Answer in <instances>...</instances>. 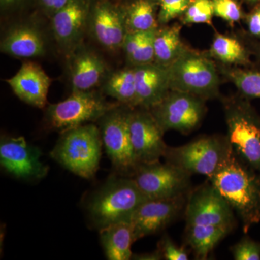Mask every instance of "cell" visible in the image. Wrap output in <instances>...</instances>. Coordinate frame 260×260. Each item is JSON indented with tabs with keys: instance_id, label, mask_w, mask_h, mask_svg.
Masks as SVG:
<instances>
[{
	"instance_id": "obj_1",
	"label": "cell",
	"mask_w": 260,
	"mask_h": 260,
	"mask_svg": "<svg viewBox=\"0 0 260 260\" xmlns=\"http://www.w3.org/2000/svg\"><path fill=\"white\" fill-rule=\"evenodd\" d=\"M184 210L186 244L197 259H207L235 227L234 210L210 181L189 192Z\"/></svg>"
},
{
	"instance_id": "obj_2",
	"label": "cell",
	"mask_w": 260,
	"mask_h": 260,
	"mask_svg": "<svg viewBox=\"0 0 260 260\" xmlns=\"http://www.w3.org/2000/svg\"><path fill=\"white\" fill-rule=\"evenodd\" d=\"M208 180L239 215L244 234L259 223L260 173L239 158L234 149Z\"/></svg>"
},
{
	"instance_id": "obj_3",
	"label": "cell",
	"mask_w": 260,
	"mask_h": 260,
	"mask_svg": "<svg viewBox=\"0 0 260 260\" xmlns=\"http://www.w3.org/2000/svg\"><path fill=\"white\" fill-rule=\"evenodd\" d=\"M61 134L51 157L78 177L87 179L95 177L104 146L99 126L89 123Z\"/></svg>"
},
{
	"instance_id": "obj_4",
	"label": "cell",
	"mask_w": 260,
	"mask_h": 260,
	"mask_svg": "<svg viewBox=\"0 0 260 260\" xmlns=\"http://www.w3.org/2000/svg\"><path fill=\"white\" fill-rule=\"evenodd\" d=\"M227 138L238 156L260 173V116L249 99H223Z\"/></svg>"
},
{
	"instance_id": "obj_5",
	"label": "cell",
	"mask_w": 260,
	"mask_h": 260,
	"mask_svg": "<svg viewBox=\"0 0 260 260\" xmlns=\"http://www.w3.org/2000/svg\"><path fill=\"white\" fill-rule=\"evenodd\" d=\"M148 198L133 178L122 176L107 181L92 197L88 211L99 229L130 219L135 210Z\"/></svg>"
},
{
	"instance_id": "obj_6",
	"label": "cell",
	"mask_w": 260,
	"mask_h": 260,
	"mask_svg": "<svg viewBox=\"0 0 260 260\" xmlns=\"http://www.w3.org/2000/svg\"><path fill=\"white\" fill-rule=\"evenodd\" d=\"M168 71L171 90L192 94L205 101L218 95L220 78L210 54L187 47Z\"/></svg>"
},
{
	"instance_id": "obj_7",
	"label": "cell",
	"mask_w": 260,
	"mask_h": 260,
	"mask_svg": "<svg viewBox=\"0 0 260 260\" xmlns=\"http://www.w3.org/2000/svg\"><path fill=\"white\" fill-rule=\"evenodd\" d=\"M227 136L201 137L178 147H167L166 162L194 174L210 178L218 170L232 151Z\"/></svg>"
},
{
	"instance_id": "obj_8",
	"label": "cell",
	"mask_w": 260,
	"mask_h": 260,
	"mask_svg": "<svg viewBox=\"0 0 260 260\" xmlns=\"http://www.w3.org/2000/svg\"><path fill=\"white\" fill-rule=\"evenodd\" d=\"M119 105V103L107 102L103 94L95 90L72 91L71 95L62 102L48 106L46 120L51 128L62 133L99 121Z\"/></svg>"
},
{
	"instance_id": "obj_9",
	"label": "cell",
	"mask_w": 260,
	"mask_h": 260,
	"mask_svg": "<svg viewBox=\"0 0 260 260\" xmlns=\"http://www.w3.org/2000/svg\"><path fill=\"white\" fill-rule=\"evenodd\" d=\"M118 106L99 119V129L108 157L114 169L131 177L138 167L130 140L128 114L131 108Z\"/></svg>"
},
{
	"instance_id": "obj_10",
	"label": "cell",
	"mask_w": 260,
	"mask_h": 260,
	"mask_svg": "<svg viewBox=\"0 0 260 260\" xmlns=\"http://www.w3.org/2000/svg\"><path fill=\"white\" fill-rule=\"evenodd\" d=\"M191 174L160 160L140 164L131 177L148 199H168L190 192Z\"/></svg>"
},
{
	"instance_id": "obj_11",
	"label": "cell",
	"mask_w": 260,
	"mask_h": 260,
	"mask_svg": "<svg viewBox=\"0 0 260 260\" xmlns=\"http://www.w3.org/2000/svg\"><path fill=\"white\" fill-rule=\"evenodd\" d=\"M150 112L164 133L175 130L187 135L201 124L206 113V106L205 100L202 98L170 90Z\"/></svg>"
},
{
	"instance_id": "obj_12",
	"label": "cell",
	"mask_w": 260,
	"mask_h": 260,
	"mask_svg": "<svg viewBox=\"0 0 260 260\" xmlns=\"http://www.w3.org/2000/svg\"><path fill=\"white\" fill-rule=\"evenodd\" d=\"M93 1L69 0L50 19L53 37L67 58L83 44Z\"/></svg>"
},
{
	"instance_id": "obj_13",
	"label": "cell",
	"mask_w": 260,
	"mask_h": 260,
	"mask_svg": "<svg viewBox=\"0 0 260 260\" xmlns=\"http://www.w3.org/2000/svg\"><path fill=\"white\" fill-rule=\"evenodd\" d=\"M128 124L133 154L138 166L158 161L164 158L168 147L162 138L165 133L150 110L139 107L130 109Z\"/></svg>"
},
{
	"instance_id": "obj_14",
	"label": "cell",
	"mask_w": 260,
	"mask_h": 260,
	"mask_svg": "<svg viewBox=\"0 0 260 260\" xmlns=\"http://www.w3.org/2000/svg\"><path fill=\"white\" fill-rule=\"evenodd\" d=\"M88 32L106 50L114 52L121 49L128 32L124 5L112 0H94Z\"/></svg>"
},
{
	"instance_id": "obj_15",
	"label": "cell",
	"mask_w": 260,
	"mask_h": 260,
	"mask_svg": "<svg viewBox=\"0 0 260 260\" xmlns=\"http://www.w3.org/2000/svg\"><path fill=\"white\" fill-rule=\"evenodd\" d=\"M41 150L23 137H2L0 164L11 175L25 180L42 179L49 167L41 161Z\"/></svg>"
},
{
	"instance_id": "obj_16",
	"label": "cell",
	"mask_w": 260,
	"mask_h": 260,
	"mask_svg": "<svg viewBox=\"0 0 260 260\" xmlns=\"http://www.w3.org/2000/svg\"><path fill=\"white\" fill-rule=\"evenodd\" d=\"M186 196L148 199L141 203L130 218L135 240L160 232L172 223L185 208Z\"/></svg>"
},
{
	"instance_id": "obj_17",
	"label": "cell",
	"mask_w": 260,
	"mask_h": 260,
	"mask_svg": "<svg viewBox=\"0 0 260 260\" xmlns=\"http://www.w3.org/2000/svg\"><path fill=\"white\" fill-rule=\"evenodd\" d=\"M47 36L36 22L23 20L13 23L2 36L0 50L18 59H32L47 54Z\"/></svg>"
},
{
	"instance_id": "obj_18",
	"label": "cell",
	"mask_w": 260,
	"mask_h": 260,
	"mask_svg": "<svg viewBox=\"0 0 260 260\" xmlns=\"http://www.w3.org/2000/svg\"><path fill=\"white\" fill-rule=\"evenodd\" d=\"M72 91L95 90L106 81L112 72L107 61L91 48L80 46L68 58Z\"/></svg>"
},
{
	"instance_id": "obj_19",
	"label": "cell",
	"mask_w": 260,
	"mask_h": 260,
	"mask_svg": "<svg viewBox=\"0 0 260 260\" xmlns=\"http://www.w3.org/2000/svg\"><path fill=\"white\" fill-rule=\"evenodd\" d=\"M6 82L22 102L39 109L47 105L51 79L37 63L25 61L18 73Z\"/></svg>"
},
{
	"instance_id": "obj_20",
	"label": "cell",
	"mask_w": 260,
	"mask_h": 260,
	"mask_svg": "<svg viewBox=\"0 0 260 260\" xmlns=\"http://www.w3.org/2000/svg\"><path fill=\"white\" fill-rule=\"evenodd\" d=\"M134 68L137 107L150 110L171 90L168 68L152 63Z\"/></svg>"
},
{
	"instance_id": "obj_21",
	"label": "cell",
	"mask_w": 260,
	"mask_h": 260,
	"mask_svg": "<svg viewBox=\"0 0 260 260\" xmlns=\"http://www.w3.org/2000/svg\"><path fill=\"white\" fill-rule=\"evenodd\" d=\"M99 232L103 249L108 259H132V245L136 240L130 219L110 224L99 229Z\"/></svg>"
},
{
	"instance_id": "obj_22",
	"label": "cell",
	"mask_w": 260,
	"mask_h": 260,
	"mask_svg": "<svg viewBox=\"0 0 260 260\" xmlns=\"http://www.w3.org/2000/svg\"><path fill=\"white\" fill-rule=\"evenodd\" d=\"M180 25L159 26L154 40L155 64L169 68L186 49L181 40Z\"/></svg>"
},
{
	"instance_id": "obj_23",
	"label": "cell",
	"mask_w": 260,
	"mask_h": 260,
	"mask_svg": "<svg viewBox=\"0 0 260 260\" xmlns=\"http://www.w3.org/2000/svg\"><path fill=\"white\" fill-rule=\"evenodd\" d=\"M104 94L121 105L137 108L136 83L134 67L129 66L112 72L102 85Z\"/></svg>"
},
{
	"instance_id": "obj_24",
	"label": "cell",
	"mask_w": 260,
	"mask_h": 260,
	"mask_svg": "<svg viewBox=\"0 0 260 260\" xmlns=\"http://www.w3.org/2000/svg\"><path fill=\"white\" fill-rule=\"evenodd\" d=\"M158 28L145 32H127L121 50L125 55L129 66L154 63V40Z\"/></svg>"
},
{
	"instance_id": "obj_25",
	"label": "cell",
	"mask_w": 260,
	"mask_h": 260,
	"mask_svg": "<svg viewBox=\"0 0 260 260\" xmlns=\"http://www.w3.org/2000/svg\"><path fill=\"white\" fill-rule=\"evenodd\" d=\"M128 32H145L158 28L159 0H133L124 5Z\"/></svg>"
},
{
	"instance_id": "obj_26",
	"label": "cell",
	"mask_w": 260,
	"mask_h": 260,
	"mask_svg": "<svg viewBox=\"0 0 260 260\" xmlns=\"http://www.w3.org/2000/svg\"><path fill=\"white\" fill-rule=\"evenodd\" d=\"M209 54L222 64L246 65L250 63L246 48L236 38L216 32L213 38Z\"/></svg>"
},
{
	"instance_id": "obj_27",
	"label": "cell",
	"mask_w": 260,
	"mask_h": 260,
	"mask_svg": "<svg viewBox=\"0 0 260 260\" xmlns=\"http://www.w3.org/2000/svg\"><path fill=\"white\" fill-rule=\"evenodd\" d=\"M228 79L234 84L240 95L246 99H260V70L239 68L222 69Z\"/></svg>"
},
{
	"instance_id": "obj_28",
	"label": "cell",
	"mask_w": 260,
	"mask_h": 260,
	"mask_svg": "<svg viewBox=\"0 0 260 260\" xmlns=\"http://www.w3.org/2000/svg\"><path fill=\"white\" fill-rule=\"evenodd\" d=\"M213 0H191L182 15V23L184 25L204 23L213 25Z\"/></svg>"
},
{
	"instance_id": "obj_29",
	"label": "cell",
	"mask_w": 260,
	"mask_h": 260,
	"mask_svg": "<svg viewBox=\"0 0 260 260\" xmlns=\"http://www.w3.org/2000/svg\"><path fill=\"white\" fill-rule=\"evenodd\" d=\"M191 0H159L158 21L160 26L184 14Z\"/></svg>"
},
{
	"instance_id": "obj_30",
	"label": "cell",
	"mask_w": 260,
	"mask_h": 260,
	"mask_svg": "<svg viewBox=\"0 0 260 260\" xmlns=\"http://www.w3.org/2000/svg\"><path fill=\"white\" fill-rule=\"evenodd\" d=\"M214 15L234 25L244 16L242 7L237 0H213Z\"/></svg>"
},
{
	"instance_id": "obj_31",
	"label": "cell",
	"mask_w": 260,
	"mask_h": 260,
	"mask_svg": "<svg viewBox=\"0 0 260 260\" xmlns=\"http://www.w3.org/2000/svg\"><path fill=\"white\" fill-rule=\"evenodd\" d=\"M236 260H259L260 242L245 236L231 248Z\"/></svg>"
},
{
	"instance_id": "obj_32",
	"label": "cell",
	"mask_w": 260,
	"mask_h": 260,
	"mask_svg": "<svg viewBox=\"0 0 260 260\" xmlns=\"http://www.w3.org/2000/svg\"><path fill=\"white\" fill-rule=\"evenodd\" d=\"M157 249L164 259L187 260L189 258L185 247L178 246L168 235H164L160 239Z\"/></svg>"
},
{
	"instance_id": "obj_33",
	"label": "cell",
	"mask_w": 260,
	"mask_h": 260,
	"mask_svg": "<svg viewBox=\"0 0 260 260\" xmlns=\"http://www.w3.org/2000/svg\"><path fill=\"white\" fill-rule=\"evenodd\" d=\"M69 0H34L38 8L49 20L56 13L61 9Z\"/></svg>"
},
{
	"instance_id": "obj_34",
	"label": "cell",
	"mask_w": 260,
	"mask_h": 260,
	"mask_svg": "<svg viewBox=\"0 0 260 260\" xmlns=\"http://www.w3.org/2000/svg\"><path fill=\"white\" fill-rule=\"evenodd\" d=\"M246 25L249 34L260 39V6L256 7L247 15Z\"/></svg>"
},
{
	"instance_id": "obj_35",
	"label": "cell",
	"mask_w": 260,
	"mask_h": 260,
	"mask_svg": "<svg viewBox=\"0 0 260 260\" xmlns=\"http://www.w3.org/2000/svg\"><path fill=\"white\" fill-rule=\"evenodd\" d=\"M31 1L34 0H0V10L3 14L13 13L23 9Z\"/></svg>"
},
{
	"instance_id": "obj_36",
	"label": "cell",
	"mask_w": 260,
	"mask_h": 260,
	"mask_svg": "<svg viewBox=\"0 0 260 260\" xmlns=\"http://www.w3.org/2000/svg\"><path fill=\"white\" fill-rule=\"evenodd\" d=\"M132 259L140 260H159L162 259L161 254L159 252L158 249L154 251L153 252L145 253L141 254H133Z\"/></svg>"
},
{
	"instance_id": "obj_37",
	"label": "cell",
	"mask_w": 260,
	"mask_h": 260,
	"mask_svg": "<svg viewBox=\"0 0 260 260\" xmlns=\"http://www.w3.org/2000/svg\"><path fill=\"white\" fill-rule=\"evenodd\" d=\"M247 3H250V4H256V3H259L260 0H246Z\"/></svg>"
},
{
	"instance_id": "obj_38",
	"label": "cell",
	"mask_w": 260,
	"mask_h": 260,
	"mask_svg": "<svg viewBox=\"0 0 260 260\" xmlns=\"http://www.w3.org/2000/svg\"><path fill=\"white\" fill-rule=\"evenodd\" d=\"M258 54H259L260 57V47H259V49H258Z\"/></svg>"
}]
</instances>
